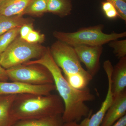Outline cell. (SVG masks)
<instances>
[{
	"label": "cell",
	"mask_w": 126,
	"mask_h": 126,
	"mask_svg": "<svg viewBox=\"0 0 126 126\" xmlns=\"http://www.w3.org/2000/svg\"><path fill=\"white\" fill-rule=\"evenodd\" d=\"M16 94L0 96V126H11L15 122L11 115L12 104Z\"/></svg>",
	"instance_id": "obj_13"
},
{
	"label": "cell",
	"mask_w": 126,
	"mask_h": 126,
	"mask_svg": "<svg viewBox=\"0 0 126 126\" xmlns=\"http://www.w3.org/2000/svg\"><path fill=\"white\" fill-rule=\"evenodd\" d=\"M47 0H33L25 9L23 15L40 16L47 12Z\"/></svg>",
	"instance_id": "obj_17"
},
{
	"label": "cell",
	"mask_w": 126,
	"mask_h": 126,
	"mask_svg": "<svg viewBox=\"0 0 126 126\" xmlns=\"http://www.w3.org/2000/svg\"><path fill=\"white\" fill-rule=\"evenodd\" d=\"M9 79L6 73V69L2 67L0 64V80L1 81L6 82Z\"/></svg>",
	"instance_id": "obj_25"
},
{
	"label": "cell",
	"mask_w": 126,
	"mask_h": 126,
	"mask_svg": "<svg viewBox=\"0 0 126 126\" xmlns=\"http://www.w3.org/2000/svg\"><path fill=\"white\" fill-rule=\"evenodd\" d=\"M55 90L54 83L36 85L20 82L0 81V96L24 94L47 95Z\"/></svg>",
	"instance_id": "obj_7"
},
{
	"label": "cell",
	"mask_w": 126,
	"mask_h": 126,
	"mask_svg": "<svg viewBox=\"0 0 126 126\" xmlns=\"http://www.w3.org/2000/svg\"><path fill=\"white\" fill-rule=\"evenodd\" d=\"M73 47L79 59L86 66L88 73L93 77L96 75L100 69L102 46L80 45Z\"/></svg>",
	"instance_id": "obj_9"
},
{
	"label": "cell",
	"mask_w": 126,
	"mask_h": 126,
	"mask_svg": "<svg viewBox=\"0 0 126 126\" xmlns=\"http://www.w3.org/2000/svg\"><path fill=\"white\" fill-rule=\"evenodd\" d=\"M72 6L70 0H47V12L63 18L71 14Z\"/></svg>",
	"instance_id": "obj_16"
},
{
	"label": "cell",
	"mask_w": 126,
	"mask_h": 126,
	"mask_svg": "<svg viewBox=\"0 0 126 126\" xmlns=\"http://www.w3.org/2000/svg\"><path fill=\"white\" fill-rule=\"evenodd\" d=\"M46 48L40 44L28 43L19 36L0 55V64L7 69L32 59H37L42 56Z\"/></svg>",
	"instance_id": "obj_4"
},
{
	"label": "cell",
	"mask_w": 126,
	"mask_h": 126,
	"mask_svg": "<svg viewBox=\"0 0 126 126\" xmlns=\"http://www.w3.org/2000/svg\"><path fill=\"white\" fill-rule=\"evenodd\" d=\"M126 115V90L113 98L101 126H111Z\"/></svg>",
	"instance_id": "obj_10"
},
{
	"label": "cell",
	"mask_w": 126,
	"mask_h": 126,
	"mask_svg": "<svg viewBox=\"0 0 126 126\" xmlns=\"http://www.w3.org/2000/svg\"><path fill=\"white\" fill-rule=\"evenodd\" d=\"M109 46L113 49V53L118 59L126 56V40L111 41Z\"/></svg>",
	"instance_id": "obj_20"
},
{
	"label": "cell",
	"mask_w": 126,
	"mask_h": 126,
	"mask_svg": "<svg viewBox=\"0 0 126 126\" xmlns=\"http://www.w3.org/2000/svg\"><path fill=\"white\" fill-rule=\"evenodd\" d=\"M9 79L12 82L40 85L54 84L49 70L40 64H21L6 69Z\"/></svg>",
	"instance_id": "obj_6"
},
{
	"label": "cell",
	"mask_w": 126,
	"mask_h": 126,
	"mask_svg": "<svg viewBox=\"0 0 126 126\" xmlns=\"http://www.w3.org/2000/svg\"><path fill=\"white\" fill-rule=\"evenodd\" d=\"M106 16L109 19H115L118 16V14L117 11L115 7L109 10L108 11L104 12Z\"/></svg>",
	"instance_id": "obj_24"
},
{
	"label": "cell",
	"mask_w": 126,
	"mask_h": 126,
	"mask_svg": "<svg viewBox=\"0 0 126 126\" xmlns=\"http://www.w3.org/2000/svg\"><path fill=\"white\" fill-rule=\"evenodd\" d=\"M123 0L124 1H126V0Z\"/></svg>",
	"instance_id": "obj_29"
},
{
	"label": "cell",
	"mask_w": 126,
	"mask_h": 126,
	"mask_svg": "<svg viewBox=\"0 0 126 126\" xmlns=\"http://www.w3.org/2000/svg\"><path fill=\"white\" fill-rule=\"evenodd\" d=\"M119 59L113 67L112 73V92L113 98L126 90V56Z\"/></svg>",
	"instance_id": "obj_11"
},
{
	"label": "cell",
	"mask_w": 126,
	"mask_h": 126,
	"mask_svg": "<svg viewBox=\"0 0 126 126\" xmlns=\"http://www.w3.org/2000/svg\"><path fill=\"white\" fill-rule=\"evenodd\" d=\"M115 7L118 14V16L124 21H126V2L123 0H106Z\"/></svg>",
	"instance_id": "obj_21"
},
{
	"label": "cell",
	"mask_w": 126,
	"mask_h": 126,
	"mask_svg": "<svg viewBox=\"0 0 126 126\" xmlns=\"http://www.w3.org/2000/svg\"><path fill=\"white\" fill-rule=\"evenodd\" d=\"M111 126H126V115Z\"/></svg>",
	"instance_id": "obj_26"
},
{
	"label": "cell",
	"mask_w": 126,
	"mask_h": 126,
	"mask_svg": "<svg viewBox=\"0 0 126 126\" xmlns=\"http://www.w3.org/2000/svg\"><path fill=\"white\" fill-rule=\"evenodd\" d=\"M68 82L72 87L78 90H81L87 87L90 81L86 77L79 73L64 75Z\"/></svg>",
	"instance_id": "obj_18"
},
{
	"label": "cell",
	"mask_w": 126,
	"mask_h": 126,
	"mask_svg": "<svg viewBox=\"0 0 126 126\" xmlns=\"http://www.w3.org/2000/svg\"><path fill=\"white\" fill-rule=\"evenodd\" d=\"M103 68L108 79V89L106 98L100 109L94 115L85 118L79 124L81 126H101L104 118L113 101L111 87V75L113 67L111 61L109 60L105 61L104 63Z\"/></svg>",
	"instance_id": "obj_8"
},
{
	"label": "cell",
	"mask_w": 126,
	"mask_h": 126,
	"mask_svg": "<svg viewBox=\"0 0 126 126\" xmlns=\"http://www.w3.org/2000/svg\"><path fill=\"white\" fill-rule=\"evenodd\" d=\"M113 7H115L111 3L108 1H107L106 2H103L102 4V8L104 12L108 11L109 10L112 9Z\"/></svg>",
	"instance_id": "obj_27"
},
{
	"label": "cell",
	"mask_w": 126,
	"mask_h": 126,
	"mask_svg": "<svg viewBox=\"0 0 126 126\" xmlns=\"http://www.w3.org/2000/svg\"><path fill=\"white\" fill-rule=\"evenodd\" d=\"M63 126H81L77 122H70L65 123H64Z\"/></svg>",
	"instance_id": "obj_28"
},
{
	"label": "cell",
	"mask_w": 126,
	"mask_h": 126,
	"mask_svg": "<svg viewBox=\"0 0 126 126\" xmlns=\"http://www.w3.org/2000/svg\"><path fill=\"white\" fill-rule=\"evenodd\" d=\"M55 62L64 75L79 73L90 81L93 77L82 67L74 47L60 41L55 42L49 48Z\"/></svg>",
	"instance_id": "obj_5"
},
{
	"label": "cell",
	"mask_w": 126,
	"mask_h": 126,
	"mask_svg": "<svg viewBox=\"0 0 126 126\" xmlns=\"http://www.w3.org/2000/svg\"><path fill=\"white\" fill-rule=\"evenodd\" d=\"M33 30H34L33 23H27L23 25L20 27V37L25 40L30 32Z\"/></svg>",
	"instance_id": "obj_23"
},
{
	"label": "cell",
	"mask_w": 126,
	"mask_h": 126,
	"mask_svg": "<svg viewBox=\"0 0 126 126\" xmlns=\"http://www.w3.org/2000/svg\"></svg>",
	"instance_id": "obj_30"
},
{
	"label": "cell",
	"mask_w": 126,
	"mask_h": 126,
	"mask_svg": "<svg viewBox=\"0 0 126 126\" xmlns=\"http://www.w3.org/2000/svg\"><path fill=\"white\" fill-rule=\"evenodd\" d=\"M64 104L59 95L33 94H16L11 107L15 122L62 115Z\"/></svg>",
	"instance_id": "obj_2"
},
{
	"label": "cell",
	"mask_w": 126,
	"mask_h": 126,
	"mask_svg": "<svg viewBox=\"0 0 126 126\" xmlns=\"http://www.w3.org/2000/svg\"><path fill=\"white\" fill-rule=\"evenodd\" d=\"M62 115L17 121L11 126H63Z\"/></svg>",
	"instance_id": "obj_15"
},
{
	"label": "cell",
	"mask_w": 126,
	"mask_h": 126,
	"mask_svg": "<svg viewBox=\"0 0 126 126\" xmlns=\"http://www.w3.org/2000/svg\"><path fill=\"white\" fill-rule=\"evenodd\" d=\"M45 39V36L44 34L34 29L30 32L25 40L30 43L41 44L44 42Z\"/></svg>",
	"instance_id": "obj_22"
},
{
	"label": "cell",
	"mask_w": 126,
	"mask_h": 126,
	"mask_svg": "<svg viewBox=\"0 0 126 126\" xmlns=\"http://www.w3.org/2000/svg\"><path fill=\"white\" fill-rule=\"evenodd\" d=\"M18 15L6 16L0 14V35L10 30L21 27L25 24L33 23V19Z\"/></svg>",
	"instance_id": "obj_14"
},
{
	"label": "cell",
	"mask_w": 126,
	"mask_h": 126,
	"mask_svg": "<svg viewBox=\"0 0 126 126\" xmlns=\"http://www.w3.org/2000/svg\"><path fill=\"white\" fill-rule=\"evenodd\" d=\"M34 64L44 66L52 75L56 90L64 104V111L62 115L64 123L73 122L78 123L83 118L92 115V110L86 105V102L95 100L94 94L88 87L78 90L69 85L63 76L61 69L52 58L49 47H47L39 58L27 63L28 64Z\"/></svg>",
	"instance_id": "obj_1"
},
{
	"label": "cell",
	"mask_w": 126,
	"mask_h": 126,
	"mask_svg": "<svg viewBox=\"0 0 126 126\" xmlns=\"http://www.w3.org/2000/svg\"><path fill=\"white\" fill-rule=\"evenodd\" d=\"M20 27L14 28L0 35V55L4 52L10 45L19 35Z\"/></svg>",
	"instance_id": "obj_19"
},
{
	"label": "cell",
	"mask_w": 126,
	"mask_h": 126,
	"mask_svg": "<svg viewBox=\"0 0 126 126\" xmlns=\"http://www.w3.org/2000/svg\"><path fill=\"white\" fill-rule=\"evenodd\" d=\"M33 0H0V14L6 16L21 15Z\"/></svg>",
	"instance_id": "obj_12"
},
{
	"label": "cell",
	"mask_w": 126,
	"mask_h": 126,
	"mask_svg": "<svg viewBox=\"0 0 126 126\" xmlns=\"http://www.w3.org/2000/svg\"><path fill=\"white\" fill-rule=\"evenodd\" d=\"M104 25H98L83 27L73 32L55 31L53 35L58 40L74 47L76 46H103L111 41L126 36V32H113L110 34L104 33Z\"/></svg>",
	"instance_id": "obj_3"
}]
</instances>
